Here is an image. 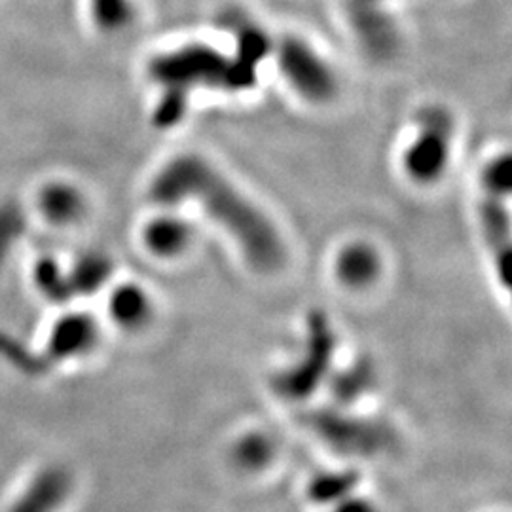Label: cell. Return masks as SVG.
Segmentation results:
<instances>
[{"label": "cell", "mask_w": 512, "mask_h": 512, "mask_svg": "<svg viewBox=\"0 0 512 512\" xmlns=\"http://www.w3.org/2000/svg\"><path fill=\"white\" fill-rule=\"evenodd\" d=\"M150 198L160 205L200 203L203 211L238 243L258 272H275L285 262V247L274 224L234 184L198 156H179L150 183Z\"/></svg>", "instance_id": "cell-1"}, {"label": "cell", "mask_w": 512, "mask_h": 512, "mask_svg": "<svg viewBox=\"0 0 512 512\" xmlns=\"http://www.w3.org/2000/svg\"><path fill=\"white\" fill-rule=\"evenodd\" d=\"M150 78L164 90L190 95L194 88L222 92H245L256 84V73L205 44H188L173 52L156 55L148 65Z\"/></svg>", "instance_id": "cell-2"}, {"label": "cell", "mask_w": 512, "mask_h": 512, "mask_svg": "<svg viewBox=\"0 0 512 512\" xmlns=\"http://www.w3.org/2000/svg\"><path fill=\"white\" fill-rule=\"evenodd\" d=\"M334 344L336 340L327 315L323 311H313L308 317L302 357L275 376V391L287 401L308 399L329 374Z\"/></svg>", "instance_id": "cell-3"}, {"label": "cell", "mask_w": 512, "mask_h": 512, "mask_svg": "<svg viewBox=\"0 0 512 512\" xmlns=\"http://www.w3.org/2000/svg\"><path fill=\"white\" fill-rule=\"evenodd\" d=\"M454 137V118L442 107L418 114V135L406 148L404 169L418 183H433L444 173Z\"/></svg>", "instance_id": "cell-4"}, {"label": "cell", "mask_w": 512, "mask_h": 512, "mask_svg": "<svg viewBox=\"0 0 512 512\" xmlns=\"http://www.w3.org/2000/svg\"><path fill=\"white\" fill-rule=\"evenodd\" d=\"M308 427L329 446L344 454L370 456L378 454L393 444V431L380 421L353 418L336 410H311L306 416Z\"/></svg>", "instance_id": "cell-5"}, {"label": "cell", "mask_w": 512, "mask_h": 512, "mask_svg": "<svg viewBox=\"0 0 512 512\" xmlns=\"http://www.w3.org/2000/svg\"><path fill=\"white\" fill-rule=\"evenodd\" d=\"M287 82L310 103H327L336 93V76L329 63L302 38L285 37L274 48Z\"/></svg>", "instance_id": "cell-6"}, {"label": "cell", "mask_w": 512, "mask_h": 512, "mask_svg": "<svg viewBox=\"0 0 512 512\" xmlns=\"http://www.w3.org/2000/svg\"><path fill=\"white\" fill-rule=\"evenodd\" d=\"M478 219L490 253L494 256L499 279L505 287H509L512 274V226L507 198L484 194L478 203Z\"/></svg>", "instance_id": "cell-7"}, {"label": "cell", "mask_w": 512, "mask_h": 512, "mask_svg": "<svg viewBox=\"0 0 512 512\" xmlns=\"http://www.w3.org/2000/svg\"><path fill=\"white\" fill-rule=\"evenodd\" d=\"M99 340V327L92 315L67 313L57 319L48 336V353L57 359H73L90 353Z\"/></svg>", "instance_id": "cell-8"}, {"label": "cell", "mask_w": 512, "mask_h": 512, "mask_svg": "<svg viewBox=\"0 0 512 512\" xmlns=\"http://www.w3.org/2000/svg\"><path fill=\"white\" fill-rule=\"evenodd\" d=\"M222 27H226L232 37L236 40V48L238 54L234 55L239 63H243L247 69L255 71L260 67V63L274 52L270 37L266 35V31L253 21L247 18L245 14H241L238 10L234 12H226L220 19Z\"/></svg>", "instance_id": "cell-9"}, {"label": "cell", "mask_w": 512, "mask_h": 512, "mask_svg": "<svg viewBox=\"0 0 512 512\" xmlns=\"http://www.w3.org/2000/svg\"><path fill=\"white\" fill-rule=\"evenodd\" d=\"M40 215L55 226H71L84 217L86 200L74 184L54 181L44 184L37 196Z\"/></svg>", "instance_id": "cell-10"}, {"label": "cell", "mask_w": 512, "mask_h": 512, "mask_svg": "<svg viewBox=\"0 0 512 512\" xmlns=\"http://www.w3.org/2000/svg\"><path fill=\"white\" fill-rule=\"evenodd\" d=\"M336 274L348 287H366L380 274V258L370 245L353 243L338 255Z\"/></svg>", "instance_id": "cell-11"}, {"label": "cell", "mask_w": 512, "mask_h": 512, "mask_svg": "<svg viewBox=\"0 0 512 512\" xmlns=\"http://www.w3.org/2000/svg\"><path fill=\"white\" fill-rule=\"evenodd\" d=\"M109 311L116 325L124 329H139L150 319L152 304L141 287L128 283L110 294Z\"/></svg>", "instance_id": "cell-12"}, {"label": "cell", "mask_w": 512, "mask_h": 512, "mask_svg": "<svg viewBox=\"0 0 512 512\" xmlns=\"http://www.w3.org/2000/svg\"><path fill=\"white\" fill-rule=\"evenodd\" d=\"M148 249L158 256H175L188 247L192 232L188 224L175 217L150 220L143 232Z\"/></svg>", "instance_id": "cell-13"}, {"label": "cell", "mask_w": 512, "mask_h": 512, "mask_svg": "<svg viewBox=\"0 0 512 512\" xmlns=\"http://www.w3.org/2000/svg\"><path fill=\"white\" fill-rule=\"evenodd\" d=\"M110 274H112V264L107 256L88 253L74 262L71 272L67 275H69L73 294L92 296L105 287Z\"/></svg>", "instance_id": "cell-14"}, {"label": "cell", "mask_w": 512, "mask_h": 512, "mask_svg": "<svg viewBox=\"0 0 512 512\" xmlns=\"http://www.w3.org/2000/svg\"><path fill=\"white\" fill-rule=\"evenodd\" d=\"M359 484L355 471H330L311 478L308 494L317 505H336L338 501L353 494Z\"/></svg>", "instance_id": "cell-15"}, {"label": "cell", "mask_w": 512, "mask_h": 512, "mask_svg": "<svg viewBox=\"0 0 512 512\" xmlns=\"http://www.w3.org/2000/svg\"><path fill=\"white\" fill-rule=\"evenodd\" d=\"M374 384V368L361 359L355 365L349 366L344 372L336 374L332 380V393L336 401L342 404L355 403Z\"/></svg>", "instance_id": "cell-16"}, {"label": "cell", "mask_w": 512, "mask_h": 512, "mask_svg": "<svg viewBox=\"0 0 512 512\" xmlns=\"http://www.w3.org/2000/svg\"><path fill=\"white\" fill-rule=\"evenodd\" d=\"M69 490V480L63 473H48L42 476L29 497L16 512H52L57 503L63 501Z\"/></svg>", "instance_id": "cell-17"}, {"label": "cell", "mask_w": 512, "mask_h": 512, "mask_svg": "<svg viewBox=\"0 0 512 512\" xmlns=\"http://www.w3.org/2000/svg\"><path fill=\"white\" fill-rule=\"evenodd\" d=\"M35 283L38 291L44 294L48 300L63 304L73 298V289L69 283V275L61 270V266L54 258H40L35 266Z\"/></svg>", "instance_id": "cell-18"}, {"label": "cell", "mask_w": 512, "mask_h": 512, "mask_svg": "<svg viewBox=\"0 0 512 512\" xmlns=\"http://www.w3.org/2000/svg\"><path fill=\"white\" fill-rule=\"evenodd\" d=\"M275 446L264 433H249L241 437L234 448V459L247 471H258L274 458Z\"/></svg>", "instance_id": "cell-19"}, {"label": "cell", "mask_w": 512, "mask_h": 512, "mask_svg": "<svg viewBox=\"0 0 512 512\" xmlns=\"http://www.w3.org/2000/svg\"><path fill=\"white\" fill-rule=\"evenodd\" d=\"M27 230V217L18 202H0V266L8 260Z\"/></svg>", "instance_id": "cell-20"}, {"label": "cell", "mask_w": 512, "mask_h": 512, "mask_svg": "<svg viewBox=\"0 0 512 512\" xmlns=\"http://www.w3.org/2000/svg\"><path fill=\"white\" fill-rule=\"evenodd\" d=\"M484 194L509 198L512 190V160L509 154H501L486 165L482 173Z\"/></svg>", "instance_id": "cell-21"}, {"label": "cell", "mask_w": 512, "mask_h": 512, "mask_svg": "<svg viewBox=\"0 0 512 512\" xmlns=\"http://www.w3.org/2000/svg\"><path fill=\"white\" fill-rule=\"evenodd\" d=\"M188 109V95L177 90H164L156 105L154 122L158 128H173L183 120L184 112Z\"/></svg>", "instance_id": "cell-22"}, {"label": "cell", "mask_w": 512, "mask_h": 512, "mask_svg": "<svg viewBox=\"0 0 512 512\" xmlns=\"http://www.w3.org/2000/svg\"><path fill=\"white\" fill-rule=\"evenodd\" d=\"M332 507H334L332 512H380V509L372 501H368L365 497H355L353 494L338 501Z\"/></svg>", "instance_id": "cell-23"}]
</instances>
